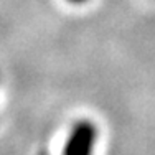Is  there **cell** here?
Returning a JSON list of instances; mask_svg holds the SVG:
<instances>
[{
	"mask_svg": "<svg viewBox=\"0 0 155 155\" xmlns=\"http://www.w3.org/2000/svg\"><path fill=\"white\" fill-rule=\"evenodd\" d=\"M68 2H71V3H76V5H81V3H86L87 0H68Z\"/></svg>",
	"mask_w": 155,
	"mask_h": 155,
	"instance_id": "obj_2",
	"label": "cell"
},
{
	"mask_svg": "<svg viewBox=\"0 0 155 155\" xmlns=\"http://www.w3.org/2000/svg\"><path fill=\"white\" fill-rule=\"evenodd\" d=\"M97 142V127L91 119H79L71 125L63 155H93Z\"/></svg>",
	"mask_w": 155,
	"mask_h": 155,
	"instance_id": "obj_1",
	"label": "cell"
}]
</instances>
